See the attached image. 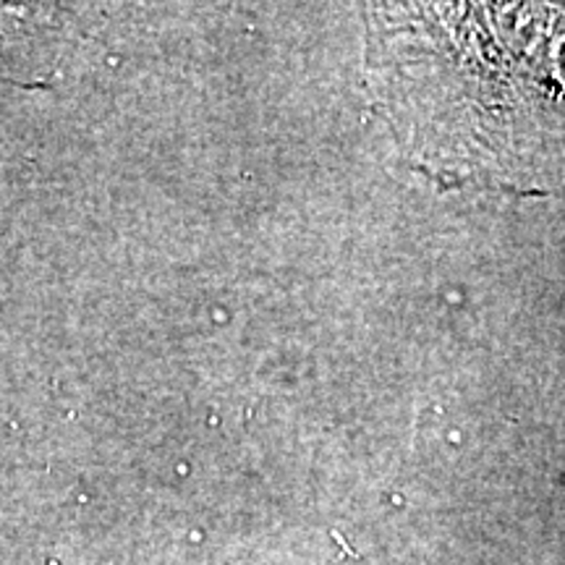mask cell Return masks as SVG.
I'll list each match as a JSON object with an SVG mask.
<instances>
[{
	"instance_id": "6da1fadb",
	"label": "cell",
	"mask_w": 565,
	"mask_h": 565,
	"mask_svg": "<svg viewBox=\"0 0 565 565\" xmlns=\"http://www.w3.org/2000/svg\"><path fill=\"white\" fill-rule=\"evenodd\" d=\"M380 110L443 186L565 189V6H383Z\"/></svg>"
}]
</instances>
